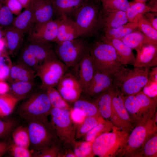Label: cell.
I'll use <instances>...</instances> for the list:
<instances>
[{"mask_svg":"<svg viewBox=\"0 0 157 157\" xmlns=\"http://www.w3.org/2000/svg\"><path fill=\"white\" fill-rule=\"evenodd\" d=\"M4 0H0V1H4Z\"/></svg>","mask_w":157,"mask_h":157,"instance_id":"61","label":"cell"},{"mask_svg":"<svg viewBox=\"0 0 157 157\" xmlns=\"http://www.w3.org/2000/svg\"><path fill=\"white\" fill-rule=\"evenodd\" d=\"M3 39V30L0 27V40Z\"/></svg>","mask_w":157,"mask_h":157,"instance_id":"56","label":"cell"},{"mask_svg":"<svg viewBox=\"0 0 157 157\" xmlns=\"http://www.w3.org/2000/svg\"><path fill=\"white\" fill-rule=\"evenodd\" d=\"M121 40L128 47L136 51L145 44L157 45V42L149 38L138 29L128 34Z\"/></svg>","mask_w":157,"mask_h":157,"instance_id":"27","label":"cell"},{"mask_svg":"<svg viewBox=\"0 0 157 157\" xmlns=\"http://www.w3.org/2000/svg\"><path fill=\"white\" fill-rule=\"evenodd\" d=\"M13 15H18L23 8L18 0H5L3 1Z\"/></svg>","mask_w":157,"mask_h":157,"instance_id":"49","label":"cell"},{"mask_svg":"<svg viewBox=\"0 0 157 157\" xmlns=\"http://www.w3.org/2000/svg\"><path fill=\"white\" fill-rule=\"evenodd\" d=\"M6 77L3 74L0 70V82L2 81Z\"/></svg>","mask_w":157,"mask_h":157,"instance_id":"57","label":"cell"},{"mask_svg":"<svg viewBox=\"0 0 157 157\" xmlns=\"http://www.w3.org/2000/svg\"><path fill=\"white\" fill-rule=\"evenodd\" d=\"M100 40L112 45L115 48L119 60L122 65L133 66L135 57L132 49L126 46L121 40L101 35Z\"/></svg>","mask_w":157,"mask_h":157,"instance_id":"17","label":"cell"},{"mask_svg":"<svg viewBox=\"0 0 157 157\" xmlns=\"http://www.w3.org/2000/svg\"><path fill=\"white\" fill-rule=\"evenodd\" d=\"M73 104V108L82 112L85 117L101 115L97 106L92 100L80 97Z\"/></svg>","mask_w":157,"mask_h":157,"instance_id":"34","label":"cell"},{"mask_svg":"<svg viewBox=\"0 0 157 157\" xmlns=\"http://www.w3.org/2000/svg\"><path fill=\"white\" fill-rule=\"evenodd\" d=\"M130 7L126 12L128 22L137 23L138 19L146 13L152 11V10L145 3L134 1L129 2Z\"/></svg>","mask_w":157,"mask_h":157,"instance_id":"31","label":"cell"},{"mask_svg":"<svg viewBox=\"0 0 157 157\" xmlns=\"http://www.w3.org/2000/svg\"><path fill=\"white\" fill-rule=\"evenodd\" d=\"M137 29V23L128 22L117 27L105 31L101 35L121 40L126 35Z\"/></svg>","mask_w":157,"mask_h":157,"instance_id":"30","label":"cell"},{"mask_svg":"<svg viewBox=\"0 0 157 157\" xmlns=\"http://www.w3.org/2000/svg\"><path fill=\"white\" fill-rule=\"evenodd\" d=\"M13 142L18 145L29 148L30 141L28 127L16 126L11 133Z\"/></svg>","mask_w":157,"mask_h":157,"instance_id":"36","label":"cell"},{"mask_svg":"<svg viewBox=\"0 0 157 157\" xmlns=\"http://www.w3.org/2000/svg\"><path fill=\"white\" fill-rule=\"evenodd\" d=\"M90 44L81 37L56 43L54 51L68 68L74 67L89 51Z\"/></svg>","mask_w":157,"mask_h":157,"instance_id":"8","label":"cell"},{"mask_svg":"<svg viewBox=\"0 0 157 157\" xmlns=\"http://www.w3.org/2000/svg\"><path fill=\"white\" fill-rule=\"evenodd\" d=\"M157 157V133H155L146 141L143 147L141 157Z\"/></svg>","mask_w":157,"mask_h":157,"instance_id":"45","label":"cell"},{"mask_svg":"<svg viewBox=\"0 0 157 157\" xmlns=\"http://www.w3.org/2000/svg\"><path fill=\"white\" fill-rule=\"evenodd\" d=\"M12 142L7 140V139L0 140V157L8 152Z\"/></svg>","mask_w":157,"mask_h":157,"instance_id":"53","label":"cell"},{"mask_svg":"<svg viewBox=\"0 0 157 157\" xmlns=\"http://www.w3.org/2000/svg\"><path fill=\"white\" fill-rule=\"evenodd\" d=\"M128 22L126 12L102 9L101 31L103 32L106 30L117 27Z\"/></svg>","mask_w":157,"mask_h":157,"instance_id":"19","label":"cell"},{"mask_svg":"<svg viewBox=\"0 0 157 157\" xmlns=\"http://www.w3.org/2000/svg\"><path fill=\"white\" fill-rule=\"evenodd\" d=\"M51 122L62 144L71 145L75 140L76 125L73 121L70 110L52 108Z\"/></svg>","mask_w":157,"mask_h":157,"instance_id":"9","label":"cell"},{"mask_svg":"<svg viewBox=\"0 0 157 157\" xmlns=\"http://www.w3.org/2000/svg\"><path fill=\"white\" fill-rule=\"evenodd\" d=\"M20 100L10 94L0 95V118L8 117L10 114Z\"/></svg>","mask_w":157,"mask_h":157,"instance_id":"33","label":"cell"},{"mask_svg":"<svg viewBox=\"0 0 157 157\" xmlns=\"http://www.w3.org/2000/svg\"><path fill=\"white\" fill-rule=\"evenodd\" d=\"M33 93L19 107V115L27 121L46 122L52 108L45 90Z\"/></svg>","mask_w":157,"mask_h":157,"instance_id":"6","label":"cell"},{"mask_svg":"<svg viewBox=\"0 0 157 157\" xmlns=\"http://www.w3.org/2000/svg\"><path fill=\"white\" fill-rule=\"evenodd\" d=\"M74 67L84 94L91 81L94 74L93 61L89 51L82 58L78 64Z\"/></svg>","mask_w":157,"mask_h":157,"instance_id":"14","label":"cell"},{"mask_svg":"<svg viewBox=\"0 0 157 157\" xmlns=\"http://www.w3.org/2000/svg\"><path fill=\"white\" fill-rule=\"evenodd\" d=\"M102 9L108 10H119L126 12L130 5L128 0H107L102 3Z\"/></svg>","mask_w":157,"mask_h":157,"instance_id":"44","label":"cell"},{"mask_svg":"<svg viewBox=\"0 0 157 157\" xmlns=\"http://www.w3.org/2000/svg\"><path fill=\"white\" fill-rule=\"evenodd\" d=\"M100 3L88 0L73 15L81 38L97 36L101 32L102 8Z\"/></svg>","mask_w":157,"mask_h":157,"instance_id":"1","label":"cell"},{"mask_svg":"<svg viewBox=\"0 0 157 157\" xmlns=\"http://www.w3.org/2000/svg\"><path fill=\"white\" fill-rule=\"evenodd\" d=\"M59 19L41 23H35L28 33V42H55Z\"/></svg>","mask_w":157,"mask_h":157,"instance_id":"12","label":"cell"},{"mask_svg":"<svg viewBox=\"0 0 157 157\" xmlns=\"http://www.w3.org/2000/svg\"><path fill=\"white\" fill-rule=\"evenodd\" d=\"M9 76L14 81H34L37 76L36 72L19 63L13 65Z\"/></svg>","mask_w":157,"mask_h":157,"instance_id":"28","label":"cell"},{"mask_svg":"<svg viewBox=\"0 0 157 157\" xmlns=\"http://www.w3.org/2000/svg\"><path fill=\"white\" fill-rule=\"evenodd\" d=\"M68 68L58 58L44 62L36 73L41 81L40 89L45 90L49 87L56 86Z\"/></svg>","mask_w":157,"mask_h":157,"instance_id":"10","label":"cell"},{"mask_svg":"<svg viewBox=\"0 0 157 157\" xmlns=\"http://www.w3.org/2000/svg\"><path fill=\"white\" fill-rule=\"evenodd\" d=\"M138 30L149 38L157 42V30L143 17L137 22Z\"/></svg>","mask_w":157,"mask_h":157,"instance_id":"43","label":"cell"},{"mask_svg":"<svg viewBox=\"0 0 157 157\" xmlns=\"http://www.w3.org/2000/svg\"><path fill=\"white\" fill-rule=\"evenodd\" d=\"M70 113L71 118L76 126L81 123L85 117L82 112L73 108L70 110Z\"/></svg>","mask_w":157,"mask_h":157,"instance_id":"50","label":"cell"},{"mask_svg":"<svg viewBox=\"0 0 157 157\" xmlns=\"http://www.w3.org/2000/svg\"><path fill=\"white\" fill-rule=\"evenodd\" d=\"M13 119L6 117L0 118V140L7 139L17 126Z\"/></svg>","mask_w":157,"mask_h":157,"instance_id":"41","label":"cell"},{"mask_svg":"<svg viewBox=\"0 0 157 157\" xmlns=\"http://www.w3.org/2000/svg\"><path fill=\"white\" fill-rule=\"evenodd\" d=\"M135 1L141 3H145L147 0H134Z\"/></svg>","mask_w":157,"mask_h":157,"instance_id":"59","label":"cell"},{"mask_svg":"<svg viewBox=\"0 0 157 157\" xmlns=\"http://www.w3.org/2000/svg\"><path fill=\"white\" fill-rule=\"evenodd\" d=\"M55 19L72 16L76 11L88 0H50Z\"/></svg>","mask_w":157,"mask_h":157,"instance_id":"18","label":"cell"},{"mask_svg":"<svg viewBox=\"0 0 157 157\" xmlns=\"http://www.w3.org/2000/svg\"><path fill=\"white\" fill-rule=\"evenodd\" d=\"M13 15L4 3L0 1V27L4 30L11 27Z\"/></svg>","mask_w":157,"mask_h":157,"instance_id":"42","label":"cell"},{"mask_svg":"<svg viewBox=\"0 0 157 157\" xmlns=\"http://www.w3.org/2000/svg\"><path fill=\"white\" fill-rule=\"evenodd\" d=\"M19 63L35 71L36 73L41 65L32 52L25 46L22 50Z\"/></svg>","mask_w":157,"mask_h":157,"instance_id":"40","label":"cell"},{"mask_svg":"<svg viewBox=\"0 0 157 157\" xmlns=\"http://www.w3.org/2000/svg\"><path fill=\"white\" fill-rule=\"evenodd\" d=\"M56 86L57 90L69 104L74 103L82 93V88L77 77L70 73H66Z\"/></svg>","mask_w":157,"mask_h":157,"instance_id":"13","label":"cell"},{"mask_svg":"<svg viewBox=\"0 0 157 157\" xmlns=\"http://www.w3.org/2000/svg\"><path fill=\"white\" fill-rule=\"evenodd\" d=\"M28 149L17 145L13 142L10 144L8 151L13 157H33V152Z\"/></svg>","mask_w":157,"mask_h":157,"instance_id":"47","label":"cell"},{"mask_svg":"<svg viewBox=\"0 0 157 157\" xmlns=\"http://www.w3.org/2000/svg\"><path fill=\"white\" fill-rule=\"evenodd\" d=\"M103 119L101 115L85 117L83 121L76 126L75 140L83 137Z\"/></svg>","mask_w":157,"mask_h":157,"instance_id":"32","label":"cell"},{"mask_svg":"<svg viewBox=\"0 0 157 157\" xmlns=\"http://www.w3.org/2000/svg\"><path fill=\"white\" fill-rule=\"evenodd\" d=\"M134 67L132 69L123 67L113 76V85L124 95H135L149 81V67Z\"/></svg>","mask_w":157,"mask_h":157,"instance_id":"2","label":"cell"},{"mask_svg":"<svg viewBox=\"0 0 157 157\" xmlns=\"http://www.w3.org/2000/svg\"><path fill=\"white\" fill-rule=\"evenodd\" d=\"M79 37V31L73 19L69 17H64L59 19L55 42L58 43Z\"/></svg>","mask_w":157,"mask_h":157,"instance_id":"16","label":"cell"},{"mask_svg":"<svg viewBox=\"0 0 157 157\" xmlns=\"http://www.w3.org/2000/svg\"><path fill=\"white\" fill-rule=\"evenodd\" d=\"M22 6L23 8H26L31 3L32 0H18Z\"/></svg>","mask_w":157,"mask_h":157,"instance_id":"55","label":"cell"},{"mask_svg":"<svg viewBox=\"0 0 157 157\" xmlns=\"http://www.w3.org/2000/svg\"><path fill=\"white\" fill-rule=\"evenodd\" d=\"M125 108L134 127L142 122L140 109L135 95H124Z\"/></svg>","mask_w":157,"mask_h":157,"instance_id":"29","label":"cell"},{"mask_svg":"<svg viewBox=\"0 0 157 157\" xmlns=\"http://www.w3.org/2000/svg\"><path fill=\"white\" fill-rule=\"evenodd\" d=\"M93 141H78L75 140L71 145L76 157H92L95 156L92 149Z\"/></svg>","mask_w":157,"mask_h":157,"instance_id":"38","label":"cell"},{"mask_svg":"<svg viewBox=\"0 0 157 157\" xmlns=\"http://www.w3.org/2000/svg\"><path fill=\"white\" fill-rule=\"evenodd\" d=\"M157 112L150 119L136 125L129 134L125 146L118 157H141L143 147L157 131Z\"/></svg>","mask_w":157,"mask_h":157,"instance_id":"4","label":"cell"},{"mask_svg":"<svg viewBox=\"0 0 157 157\" xmlns=\"http://www.w3.org/2000/svg\"><path fill=\"white\" fill-rule=\"evenodd\" d=\"M52 108L70 110L71 107L64 99L57 89L49 87L45 90Z\"/></svg>","mask_w":157,"mask_h":157,"instance_id":"39","label":"cell"},{"mask_svg":"<svg viewBox=\"0 0 157 157\" xmlns=\"http://www.w3.org/2000/svg\"><path fill=\"white\" fill-rule=\"evenodd\" d=\"M136 51L134 66L150 67L157 65V45L145 44Z\"/></svg>","mask_w":157,"mask_h":157,"instance_id":"20","label":"cell"},{"mask_svg":"<svg viewBox=\"0 0 157 157\" xmlns=\"http://www.w3.org/2000/svg\"><path fill=\"white\" fill-rule=\"evenodd\" d=\"M113 87L110 122L113 126L130 133L134 126L124 105V95L117 88Z\"/></svg>","mask_w":157,"mask_h":157,"instance_id":"11","label":"cell"},{"mask_svg":"<svg viewBox=\"0 0 157 157\" xmlns=\"http://www.w3.org/2000/svg\"><path fill=\"white\" fill-rule=\"evenodd\" d=\"M24 34L19 30L10 27L3 30V39L8 53L15 55L23 40Z\"/></svg>","mask_w":157,"mask_h":157,"instance_id":"25","label":"cell"},{"mask_svg":"<svg viewBox=\"0 0 157 157\" xmlns=\"http://www.w3.org/2000/svg\"><path fill=\"white\" fill-rule=\"evenodd\" d=\"M28 122L30 146L33 152L41 150L60 142L51 122L49 121Z\"/></svg>","mask_w":157,"mask_h":157,"instance_id":"7","label":"cell"},{"mask_svg":"<svg viewBox=\"0 0 157 157\" xmlns=\"http://www.w3.org/2000/svg\"><path fill=\"white\" fill-rule=\"evenodd\" d=\"M31 4L35 23H44L54 19L50 0H32Z\"/></svg>","mask_w":157,"mask_h":157,"instance_id":"22","label":"cell"},{"mask_svg":"<svg viewBox=\"0 0 157 157\" xmlns=\"http://www.w3.org/2000/svg\"><path fill=\"white\" fill-rule=\"evenodd\" d=\"M142 17L157 30V12H148L145 13Z\"/></svg>","mask_w":157,"mask_h":157,"instance_id":"52","label":"cell"},{"mask_svg":"<svg viewBox=\"0 0 157 157\" xmlns=\"http://www.w3.org/2000/svg\"><path fill=\"white\" fill-rule=\"evenodd\" d=\"M129 134L113 126L112 131L101 135L93 140L92 149L94 156L118 157L126 144Z\"/></svg>","mask_w":157,"mask_h":157,"instance_id":"5","label":"cell"},{"mask_svg":"<svg viewBox=\"0 0 157 157\" xmlns=\"http://www.w3.org/2000/svg\"><path fill=\"white\" fill-rule=\"evenodd\" d=\"M10 90V87L7 83L0 82V95L5 94Z\"/></svg>","mask_w":157,"mask_h":157,"instance_id":"54","label":"cell"},{"mask_svg":"<svg viewBox=\"0 0 157 157\" xmlns=\"http://www.w3.org/2000/svg\"><path fill=\"white\" fill-rule=\"evenodd\" d=\"M3 52V51H0V57L1 56Z\"/></svg>","mask_w":157,"mask_h":157,"instance_id":"60","label":"cell"},{"mask_svg":"<svg viewBox=\"0 0 157 157\" xmlns=\"http://www.w3.org/2000/svg\"><path fill=\"white\" fill-rule=\"evenodd\" d=\"M34 86V81L13 82L10 88V94L22 100L31 92Z\"/></svg>","mask_w":157,"mask_h":157,"instance_id":"35","label":"cell"},{"mask_svg":"<svg viewBox=\"0 0 157 157\" xmlns=\"http://www.w3.org/2000/svg\"><path fill=\"white\" fill-rule=\"evenodd\" d=\"M89 52L94 72L113 75L123 67L114 47L101 40L90 44Z\"/></svg>","mask_w":157,"mask_h":157,"instance_id":"3","label":"cell"},{"mask_svg":"<svg viewBox=\"0 0 157 157\" xmlns=\"http://www.w3.org/2000/svg\"><path fill=\"white\" fill-rule=\"evenodd\" d=\"M58 157H76L71 145L62 144Z\"/></svg>","mask_w":157,"mask_h":157,"instance_id":"51","label":"cell"},{"mask_svg":"<svg viewBox=\"0 0 157 157\" xmlns=\"http://www.w3.org/2000/svg\"><path fill=\"white\" fill-rule=\"evenodd\" d=\"M135 95L140 108L142 122L151 118L157 112V97H150L142 91Z\"/></svg>","mask_w":157,"mask_h":157,"instance_id":"24","label":"cell"},{"mask_svg":"<svg viewBox=\"0 0 157 157\" xmlns=\"http://www.w3.org/2000/svg\"><path fill=\"white\" fill-rule=\"evenodd\" d=\"M93 0L96 2H99V3H101L107 1V0Z\"/></svg>","mask_w":157,"mask_h":157,"instance_id":"58","label":"cell"},{"mask_svg":"<svg viewBox=\"0 0 157 157\" xmlns=\"http://www.w3.org/2000/svg\"><path fill=\"white\" fill-rule=\"evenodd\" d=\"M35 23L31 3L23 11L14 18L12 27L19 30L24 34H28Z\"/></svg>","mask_w":157,"mask_h":157,"instance_id":"26","label":"cell"},{"mask_svg":"<svg viewBox=\"0 0 157 157\" xmlns=\"http://www.w3.org/2000/svg\"><path fill=\"white\" fill-rule=\"evenodd\" d=\"M114 90V88L112 85L108 90L92 97V100L97 106L102 117L110 122L112 115V101Z\"/></svg>","mask_w":157,"mask_h":157,"instance_id":"23","label":"cell"},{"mask_svg":"<svg viewBox=\"0 0 157 157\" xmlns=\"http://www.w3.org/2000/svg\"><path fill=\"white\" fill-rule=\"evenodd\" d=\"M12 65L9 56L7 53L3 51L0 57V70L6 78L9 76Z\"/></svg>","mask_w":157,"mask_h":157,"instance_id":"48","label":"cell"},{"mask_svg":"<svg viewBox=\"0 0 157 157\" xmlns=\"http://www.w3.org/2000/svg\"><path fill=\"white\" fill-rule=\"evenodd\" d=\"M42 65L47 60L58 58L51 42H28L25 46Z\"/></svg>","mask_w":157,"mask_h":157,"instance_id":"21","label":"cell"},{"mask_svg":"<svg viewBox=\"0 0 157 157\" xmlns=\"http://www.w3.org/2000/svg\"><path fill=\"white\" fill-rule=\"evenodd\" d=\"M61 142L47 147L41 150L33 152V157H58Z\"/></svg>","mask_w":157,"mask_h":157,"instance_id":"46","label":"cell"},{"mask_svg":"<svg viewBox=\"0 0 157 157\" xmlns=\"http://www.w3.org/2000/svg\"><path fill=\"white\" fill-rule=\"evenodd\" d=\"M113 75L99 72H94L93 77L84 94L89 97H93L112 87Z\"/></svg>","mask_w":157,"mask_h":157,"instance_id":"15","label":"cell"},{"mask_svg":"<svg viewBox=\"0 0 157 157\" xmlns=\"http://www.w3.org/2000/svg\"><path fill=\"white\" fill-rule=\"evenodd\" d=\"M113 126V125L110 122L103 119L83 137L85 141H93L101 135L112 131Z\"/></svg>","mask_w":157,"mask_h":157,"instance_id":"37","label":"cell"}]
</instances>
